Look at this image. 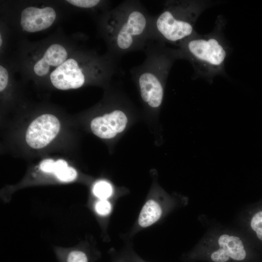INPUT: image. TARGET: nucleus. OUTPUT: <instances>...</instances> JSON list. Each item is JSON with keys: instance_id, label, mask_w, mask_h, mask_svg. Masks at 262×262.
I'll return each instance as SVG.
<instances>
[{"instance_id": "obj_1", "label": "nucleus", "mask_w": 262, "mask_h": 262, "mask_svg": "<svg viewBox=\"0 0 262 262\" xmlns=\"http://www.w3.org/2000/svg\"><path fill=\"white\" fill-rule=\"evenodd\" d=\"M105 30L112 57L119 61L124 55L143 50L151 40L153 16L139 0L121 2L108 14Z\"/></svg>"}, {"instance_id": "obj_2", "label": "nucleus", "mask_w": 262, "mask_h": 262, "mask_svg": "<svg viewBox=\"0 0 262 262\" xmlns=\"http://www.w3.org/2000/svg\"><path fill=\"white\" fill-rule=\"evenodd\" d=\"M225 18L219 15L213 30L207 34L197 33L176 47L179 59L188 61L194 76L213 81L218 75H226L225 65L231 48L225 36Z\"/></svg>"}, {"instance_id": "obj_3", "label": "nucleus", "mask_w": 262, "mask_h": 262, "mask_svg": "<svg viewBox=\"0 0 262 262\" xmlns=\"http://www.w3.org/2000/svg\"><path fill=\"white\" fill-rule=\"evenodd\" d=\"M146 58L143 63L130 69L143 102L151 108H159L163 101L164 86L175 62L179 60L176 48L150 40L143 50Z\"/></svg>"}, {"instance_id": "obj_4", "label": "nucleus", "mask_w": 262, "mask_h": 262, "mask_svg": "<svg viewBox=\"0 0 262 262\" xmlns=\"http://www.w3.org/2000/svg\"><path fill=\"white\" fill-rule=\"evenodd\" d=\"M219 3L207 0H169L153 16L151 40L176 46L196 34V23L203 12Z\"/></svg>"}, {"instance_id": "obj_5", "label": "nucleus", "mask_w": 262, "mask_h": 262, "mask_svg": "<svg viewBox=\"0 0 262 262\" xmlns=\"http://www.w3.org/2000/svg\"><path fill=\"white\" fill-rule=\"evenodd\" d=\"M190 258L210 262H245L248 252L240 237L224 233L204 243Z\"/></svg>"}, {"instance_id": "obj_6", "label": "nucleus", "mask_w": 262, "mask_h": 262, "mask_svg": "<svg viewBox=\"0 0 262 262\" xmlns=\"http://www.w3.org/2000/svg\"><path fill=\"white\" fill-rule=\"evenodd\" d=\"M60 129V122L57 117L51 114H43L35 118L28 126L26 142L33 148H42L55 138Z\"/></svg>"}, {"instance_id": "obj_7", "label": "nucleus", "mask_w": 262, "mask_h": 262, "mask_svg": "<svg viewBox=\"0 0 262 262\" xmlns=\"http://www.w3.org/2000/svg\"><path fill=\"white\" fill-rule=\"evenodd\" d=\"M53 85L60 90L76 89L82 87L85 77L77 62L72 58L66 60L50 74Z\"/></svg>"}, {"instance_id": "obj_8", "label": "nucleus", "mask_w": 262, "mask_h": 262, "mask_svg": "<svg viewBox=\"0 0 262 262\" xmlns=\"http://www.w3.org/2000/svg\"><path fill=\"white\" fill-rule=\"evenodd\" d=\"M127 117L123 111L115 109L102 116L95 117L91 122L93 133L102 139H111L122 132L126 127Z\"/></svg>"}, {"instance_id": "obj_9", "label": "nucleus", "mask_w": 262, "mask_h": 262, "mask_svg": "<svg viewBox=\"0 0 262 262\" xmlns=\"http://www.w3.org/2000/svg\"><path fill=\"white\" fill-rule=\"evenodd\" d=\"M55 18V11L51 7L38 8L31 6L24 9L21 12L20 24L25 31L33 33L49 28Z\"/></svg>"}, {"instance_id": "obj_10", "label": "nucleus", "mask_w": 262, "mask_h": 262, "mask_svg": "<svg viewBox=\"0 0 262 262\" xmlns=\"http://www.w3.org/2000/svg\"><path fill=\"white\" fill-rule=\"evenodd\" d=\"M162 210L160 204L155 200H147L143 206L138 218L139 225L142 228L150 226L161 217Z\"/></svg>"}, {"instance_id": "obj_11", "label": "nucleus", "mask_w": 262, "mask_h": 262, "mask_svg": "<svg viewBox=\"0 0 262 262\" xmlns=\"http://www.w3.org/2000/svg\"><path fill=\"white\" fill-rule=\"evenodd\" d=\"M67 57L66 49L62 45L54 44L48 48L43 58L49 65L58 66L66 61Z\"/></svg>"}, {"instance_id": "obj_12", "label": "nucleus", "mask_w": 262, "mask_h": 262, "mask_svg": "<svg viewBox=\"0 0 262 262\" xmlns=\"http://www.w3.org/2000/svg\"><path fill=\"white\" fill-rule=\"evenodd\" d=\"M53 174L61 181L70 182L74 180L77 177L76 170L68 166L67 162L63 159L55 161Z\"/></svg>"}, {"instance_id": "obj_13", "label": "nucleus", "mask_w": 262, "mask_h": 262, "mask_svg": "<svg viewBox=\"0 0 262 262\" xmlns=\"http://www.w3.org/2000/svg\"><path fill=\"white\" fill-rule=\"evenodd\" d=\"M62 256L63 262H89V255L85 251L78 249L67 251Z\"/></svg>"}, {"instance_id": "obj_14", "label": "nucleus", "mask_w": 262, "mask_h": 262, "mask_svg": "<svg viewBox=\"0 0 262 262\" xmlns=\"http://www.w3.org/2000/svg\"><path fill=\"white\" fill-rule=\"evenodd\" d=\"M94 195L100 199H106L112 193V187L111 184L105 181L97 182L93 189Z\"/></svg>"}, {"instance_id": "obj_15", "label": "nucleus", "mask_w": 262, "mask_h": 262, "mask_svg": "<svg viewBox=\"0 0 262 262\" xmlns=\"http://www.w3.org/2000/svg\"><path fill=\"white\" fill-rule=\"evenodd\" d=\"M250 225L252 230L256 233L257 237L262 241V210L253 215Z\"/></svg>"}, {"instance_id": "obj_16", "label": "nucleus", "mask_w": 262, "mask_h": 262, "mask_svg": "<svg viewBox=\"0 0 262 262\" xmlns=\"http://www.w3.org/2000/svg\"><path fill=\"white\" fill-rule=\"evenodd\" d=\"M49 66L42 58L36 63L33 67V70L37 75L43 76L49 73Z\"/></svg>"}, {"instance_id": "obj_17", "label": "nucleus", "mask_w": 262, "mask_h": 262, "mask_svg": "<svg viewBox=\"0 0 262 262\" xmlns=\"http://www.w3.org/2000/svg\"><path fill=\"white\" fill-rule=\"evenodd\" d=\"M95 209L99 214L106 215L110 213L111 205L106 199H100L96 203Z\"/></svg>"}, {"instance_id": "obj_18", "label": "nucleus", "mask_w": 262, "mask_h": 262, "mask_svg": "<svg viewBox=\"0 0 262 262\" xmlns=\"http://www.w3.org/2000/svg\"><path fill=\"white\" fill-rule=\"evenodd\" d=\"M67 2L73 5L84 8H92L98 5L99 0H67Z\"/></svg>"}, {"instance_id": "obj_19", "label": "nucleus", "mask_w": 262, "mask_h": 262, "mask_svg": "<svg viewBox=\"0 0 262 262\" xmlns=\"http://www.w3.org/2000/svg\"><path fill=\"white\" fill-rule=\"evenodd\" d=\"M55 161L51 159H46L43 160L39 167L41 171L46 173H53Z\"/></svg>"}, {"instance_id": "obj_20", "label": "nucleus", "mask_w": 262, "mask_h": 262, "mask_svg": "<svg viewBox=\"0 0 262 262\" xmlns=\"http://www.w3.org/2000/svg\"><path fill=\"white\" fill-rule=\"evenodd\" d=\"M7 70L1 65L0 66V91L2 92L7 86L8 82Z\"/></svg>"}, {"instance_id": "obj_21", "label": "nucleus", "mask_w": 262, "mask_h": 262, "mask_svg": "<svg viewBox=\"0 0 262 262\" xmlns=\"http://www.w3.org/2000/svg\"><path fill=\"white\" fill-rule=\"evenodd\" d=\"M2 45V39H1V36H0V46H1Z\"/></svg>"}, {"instance_id": "obj_22", "label": "nucleus", "mask_w": 262, "mask_h": 262, "mask_svg": "<svg viewBox=\"0 0 262 262\" xmlns=\"http://www.w3.org/2000/svg\"><path fill=\"white\" fill-rule=\"evenodd\" d=\"M137 262H142V261H138Z\"/></svg>"}, {"instance_id": "obj_23", "label": "nucleus", "mask_w": 262, "mask_h": 262, "mask_svg": "<svg viewBox=\"0 0 262 262\" xmlns=\"http://www.w3.org/2000/svg\"><path fill=\"white\" fill-rule=\"evenodd\" d=\"M123 262V261H120V262Z\"/></svg>"}]
</instances>
